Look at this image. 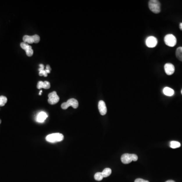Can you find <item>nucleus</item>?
<instances>
[{"mask_svg":"<svg viewBox=\"0 0 182 182\" xmlns=\"http://www.w3.org/2000/svg\"><path fill=\"white\" fill-rule=\"evenodd\" d=\"M64 139V136L60 133H54L47 136L46 140L50 143H56L62 141Z\"/></svg>","mask_w":182,"mask_h":182,"instance_id":"f257e3e1","label":"nucleus"},{"mask_svg":"<svg viewBox=\"0 0 182 182\" xmlns=\"http://www.w3.org/2000/svg\"><path fill=\"white\" fill-rule=\"evenodd\" d=\"M148 6L150 10L154 13L158 14L161 11L160 3L159 1L151 0L149 2Z\"/></svg>","mask_w":182,"mask_h":182,"instance_id":"f03ea898","label":"nucleus"},{"mask_svg":"<svg viewBox=\"0 0 182 182\" xmlns=\"http://www.w3.org/2000/svg\"><path fill=\"white\" fill-rule=\"evenodd\" d=\"M138 157L135 154L126 153L121 156V161L124 164H129L133 161H136L138 160Z\"/></svg>","mask_w":182,"mask_h":182,"instance_id":"7ed1b4c3","label":"nucleus"},{"mask_svg":"<svg viewBox=\"0 0 182 182\" xmlns=\"http://www.w3.org/2000/svg\"><path fill=\"white\" fill-rule=\"evenodd\" d=\"M69 106H72L74 108L76 109L78 106V102L76 99L72 98L69 99L66 102L63 103L61 104V108L63 109H67Z\"/></svg>","mask_w":182,"mask_h":182,"instance_id":"20e7f679","label":"nucleus"},{"mask_svg":"<svg viewBox=\"0 0 182 182\" xmlns=\"http://www.w3.org/2000/svg\"><path fill=\"white\" fill-rule=\"evenodd\" d=\"M165 43L167 46L171 47L175 46L176 44V37L172 34L166 35L164 39Z\"/></svg>","mask_w":182,"mask_h":182,"instance_id":"39448f33","label":"nucleus"},{"mask_svg":"<svg viewBox=\"0 0 182 182\" xmlns=\"http://www.w3.org/2000/svg\"><path fill=\"white\" fill-rule=\"evenodd\" d=\"M23 41L27 44L38 43L40 41V37L38 35H35L32 36L25 35L23 37Z\"/></svg>","mask_w":182,"mask_h":182,"instance_id":"423d86ee","label":"nucleus"},{"mask_svg":"<svg viewBox=\"0 0 182 182\" xmlns=\"http://www.w3.org/2000/svg\"><path fill=\"white\" fill-rule=\"evenodd\" d=\"M49 99L48 100L49 104L51 105H54L56 104L59 102L60 98L57 94L56 92L54 91L52 93H50L48 95Z\"/></svg>","mask_w":182,"mask_h":182,"instance_id":"0eeeda50","label":"nucleus"},{"mask_svg":"<svg viewBox=\"0 0 182 182\" xmlns=\"http://www.w3.org/2000/svg\"><path fill=\"white\" fill-rule=\"evenodd\" d=\"M157 39L153 36L148 37L146 40V45L148 48H154L157 45Z\"/></svg>","mask_w":182,"mask_h":182,"instance_id":"6e6552de","label":"nucleus"},{"mask_svg":"<svg viewBox=\"0 0 182 182\" xmlns=\"http://www.w3.org/2000/svg\"><path fill=\"white\" fill-rule=\"evenodd\" d=\"M20 47L22 49L24 50L27 56L31 57L33 55V51L31 46L28 45L27 43H22L20 44Z\"/></svg>","mask_w":182,"mask_h":182,"instance_id":"1a4fd4ad","label":"nucleus"},{"mask_svg":"<svg viewBox=\"0 0 182 182\" xmlns=\"http://www.w3.org/2000/svg\"><path fill=\"white\" fill-rule=\"evenodd\" d=\"M164 68H165V72L168 76L172 75L175 71L174 65L170 63H167L165 64Z\"/></svg>","mask_w":182,"mask_h":182,"instance_id":"9d476101","label":"nucleus"},{"mask_svg":"<svg viewBox=\"0 0 182 182\" xmlns=\"http://www.w3.org/2000/svg\"><path fill=\"white\" fill-rule=\"evenodd\" d=\"M98 109H99L100 113L102 115H104L106 114L107 108L105 103L103 101L100 100L98 103Z\"/></svg>","mask_w":182,"mask_h":182,"instance_id":"9b49d317","label":"nucleus"},{"mask_svg":"<svg viewBox=\"0 0 182 182\" xmlns=\"http://www.w3.org/2000/svg\"><path fill=\"white\" fill-rule=\"evenodd\" d=\"M47 117H48V115L46 113L44 112V111H42L38 114L36 120H37V122L42 123V122H45V120L46 119Z\"/></svg>","mask_w":182,"mask_h":182,"instance_id":"f8f14e48","label":"nucleus"},{"mask_svg":"<svg viewBox=\"0 0 182 182\" xmlns=\"http://www.w3.org/2000/svg\"><path fill=\"white\" fill-rule=\"evenodd\" d=\"M50 83L48 81H45L44 82L40 81L38 82L37 85V88L38 89H41L42 88L45 89H50Z\"/></svg>","mask_w":182,"mask_h":182,"instance_id":"ddd939ff","label":"nucleus"},{"mask_svg":"<svg viewBox=\"0 0 182 182\" xmlns=\"http://www.w3.org/2000/svg\"><path fill=\"white\" fill-rule=\"evenodd\" d=\"M163 93L167 96H172L174 95V91L170 88L165 87L163 90Z\"/></svg>","mask_w":182,"mask_h":182,"instance_id":"4468645a","label":"nucleus"},{"mask_svg":"<svg viewBox=\"0 0 182 182\" xmlns=\"http://www.w3.org/2000/svg\"><path fill=\"white\" fill-rule=\"evenodd\" d=\"M176 58L178 59L180 61H182V47H180L176 49Z\"/></svg>","mask_w":182,"mask_h":182,"instance_id":"2eb2a0df","label":"nucleus"},{"mask_svg":"<svg viewBox=\"0 0 182 182\" xmlns=\"http://www.w3.org/2000/svg\"><path fill=\"white\" fill-rule=\"evenodd\" d=\"M111 172H112V171L110 169L106 168L103 171L102 174L104 178H107L110 175Z\"/></svg>","mask_w":182,"mask_h":182,"instance_id":"dca6fc26","label":"nucleus"},{"mask_svg":"<svg viewBox=\"0 0 182 182\" xmlns=\"http://www.w3.org/2000/svg\"><path fill=\"white\" fill-rule=\"evenodd\" d=\"M180 143L179 142L173 141L171 142V143H170V147L172 149L178 148L180 147Z\"/></svg>","mask_w":182,"mask_h":182,"instance_id":"f3484780","label":"nucleus"},{"mask_svg":"<svg viewBox=\"0 0 182 182\" xmlns=\"http://www.w3.org/2000/svg\"><path fill=\"white\" fill-rule=\"evenodd\" d=\"M7 102V97L4 96H0V106H4Z\"/></svg>","mask_w":182,"mask_h":182,"instance_id":"a211bd4d","label":"nucleus"},{"mask_svg":"<svg viewBox=\"0 0 182 182\" xmlns=\"http://www.w3.org/2000/svg\"><path fill=\"white\" fill-rule=\"evenodd\" d=\"M103 178L104 177L103 176L102 172H97V173L95 174V176H94V178H95V180L96 181H98L102 180Z\"/></svg>","mask_w":182,"mask_h":182,"instance_id":"6ab92c4d","label":"nucleus"},{"mask_svg":"<svg viewBox=\"0 0 182 182\" xmlns=\"http://www.w3.org/2000/svg\"><path fill=\"white\" fill-rule=\"evenodd\" d=\"M39 76H44L45 77H47L48 76V73L45 70H41L39 72Z\"/></svg>","mask_w":182,"mask_h":182,"instance_id":"aec40b11","label":"nucleus"},{"mask_svg":"<svg viewBox=\"0 0 182 182\" xmlns=\"http://www.w3.org/2000/svg\"><path fill=\"white\" fill-rule=\"evenodd\" d=\"M135 182H149L148 181L142 179H137L135 181Z\"/></svg>","mask_w":182,"mask_h":182,"instance_id":"412c9836","label":"nucleus"},{"mask_svg":"<svg viewBox=\"0 0 182 182\" xmlns=\"http://www.w3.org/2000/svg\"><path fill=\"white\" fill-rule=\"evenodd\" d=\"M40 68L39 69V72H40L41 70H43L44 69V68H45V67H44V65H43V64H40Z\"/></svg>","mask_w":182,"mask_h":182,"instance_id":"4be33fe9","label":"nucleus"},{"mask_svg":"<svg viewBox=\"0 0 182 182\" xmlns=\"http://www.w3.org/2000/svg\"><path fill=\"white\" fill-rule=\"evenodd\" d=\"M46 69L49 70H50L51 71V68L50 66L49 65H47L46 66Z\"/></svg>","mask_w":182,"mask_h":182,"instance_id":"5701e85b","label":"nucleus"},{"mask_svg":"<svg viewBox=\"0 0 182 182\" xmlns=\"http://www.w3.org/2000/svg\"><path fill=\"white\" fill-rule=\"evenodd\" d=\"M179 27H180V28L181 30L182 31V23H181L180 24V26H179Z\"/></svg>","mask_w":182,"mask_h":182,"instance_id":"b1692460","label":"nucleus"},{"mask_svg":"<svg viewBox=\"0 0 182 182\" xmlns=\"http://www.w3.org/2000/svg\"><path fill=\"white\" fill-rule=\"evenodd\" d=\"M174 182V181H173V180H169V181H166V182Z\"/></svg>","mask_w":182,"mask_h":182,"instance_id":"393cba45","label":"nucleus"},{"mask_svg":"<svg viewBox=\"0 0 182 182\" xmlns=\"http://www.w3.org/2000/svg\"><path fill=\"white\" fill-rule=\"evenodd\" d=\"M42 91L41 90V91H40V93H39V95H42Z\"/></svg>","mask_w":182,"mask_h":182,"instance_id":"a878e982","label":"nucleus"},{"mask_svg":"<svg viewBox=\"0 0 182 182\" xmlns=\"http://www.w3.org/2000/svg\"><path fill=\"white\" fill-rule=\"evenodd\" d=\"M1 120L0 119V124H1Z\"/></svg>","mask_w":182,"mask_h":182,"instance_id":"bb28decb","label":"nucleus"},{"mask_svg":"<svg viewBox=\"0 0 182 182\" xmlns=\"http://www.w3.org/2000/svg\"></svg>","mask_w":182,"mask_h":182,"instance_id":"cd10ccee","label":"nucleus"}]
</instances>
